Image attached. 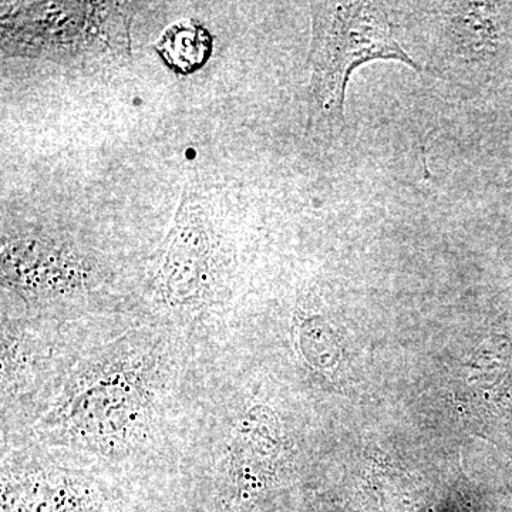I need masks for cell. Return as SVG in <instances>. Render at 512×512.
I'll return each instance as SVG.
<instances>
[{
	"instance_id": "obj_4",
	"label": "cell",
	"mask_w": 512,
	"mask_h": 512,
	"mask_svg": "<svg viewBox=\"0 0 512 512\" xmlns=\"http://www.w3.org/2000/svg\"><path fill=\"white\" fill-rule=\"evenodd\" d=\"M3 284L29 299H56L86 291L93 264L73 245L26 235L3 238Z\"/></svg>"
},
{
	"instance_id": "obj_3",
	"label": "cell",
	"mask_w": 512,
	"mask_h": 512,
	"mask_svg": "<svg viewBox=\"0 0 512 512\" xmlns=\"http://www.w3.org/2000/svg\"><path fill=\"white\" fill-rule=\"evenodd\" d=\"M224 269L222 214L201 191L185 188L154 274V302L191 315L214 302Z\"/></svg>"
},
{
	"instance_id": "obj_1",
	"label": "cell",
	"mask_w": 512,
	"mask_h": 512,
	"mask_svg": "<svg viewBox=\"0 0 512 512\" xmlns=\"http://www.w3.org/2000/svg\"><path fill=\"white\" fill-rule=\"evenodd\" d=\"M165 363L153 345L124 342L77 367L47 413V431L63 444L113 456L153 429Z\"/></svg>"
},
{
	"instance_id": "obj_7",
	"label": "cell",
	"mask_w": 512,
	"mask_h": 512,
	"mask_svg": "<svg viewBox=\"0 0 512 512\" xmlns=\"http://www.w3.org/2000/svg\"><path fill=\"white\" fill-rule=\"evenodd\" d=\"M154 47L170 69L188 74L207 62L211 36L204 26L192 20H181L165 29Z\"/></svg>"
},
{
	"instance_id": "obj_2",
	"label": "cell",
	"mask_w": 512,
	"mask_h": 512,
	"mask_svg": "<svg viewBox=\"0 0 512 512\" xmlns=\"http://www.w3.org/2000/svg\"><path fill=\"white\" fill-rule=\"evenodd\" d=\"M309 124L315 130L343 120L350 73L372 60H397L421 72L394 39L389 16L375 2L312 3Z\"/></svg>"
},
{
	"instance_id": "obj_5",
	"label": "cell",
	"mask_w": 512,
	"mask_h": 512,
	"mask_svg": "<svg viewBox=\"0 0 512 512\" xmlns=\"http://www.w3.org/2000/svg\"><path fill=\"white\" fill-rule=\"evenodd\" d=\"M274 446L268 413L251 410L239 421L218 493V512L252 511L259 495L268 487Z\"/></svg>"
},
{
	"instance_id": "obj_6",
	"label": "cell",
	"mask_w": 512,
	"mask_h": 512,
	"mask_svg": "<svg viewBox=\"0 0 512 512\" xmlns=\"http://www.w3.org/2000/svg\"><path fill=\"white\" fill-rule=\"evenodd\" d=\"M92 480L64 470H3L2 512H101Z\"/></svg>"
}]
</instances>
